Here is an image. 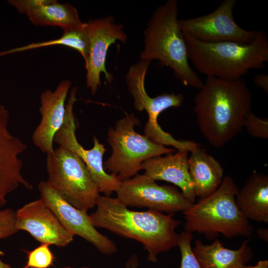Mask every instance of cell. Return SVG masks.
I'll list each match as a JSON object with an SVG mask.
<instances>
[{
  "mask_svg": "<svg viewBox=\"0 0 268 268\" xmlns=\"http://www.w3.org/2000/svg\"><path fill=\"white\" fill-rule=\"evenodd\" d=\"M235 202L248 220L268 223V176L254 171L235 196Z\"/></svg>",
  "mask_w": 268,
  "mask_h": 268,
  "instance_id": "ffe728a7",
  "label": "cell"
},
{
  "mask_svg": "<svg viewBox=\"0 0 268 268\" xmlns=\"http://www.w3.org/2000/svg\"><path fill=\"white\" fill-rule=\"evenodd\" d=\"M46 182L75 208L87 211L96 206L100 193L85 163L74 152L59 146L47 155Z\"/></svg>",
  "mask_w": 268,
  "mask_h": 268,
  "instance_id": "52a82bcc",
  "label": "cell"
},
{
  "mask_svg": "<svg viewBox=\"0 0 268 268\" xmlns=\"http://www.w3.org/2000/svg\"><path fill=\"white\" fill-rule=\"evenodd\" d=\"M28 268L26 266H25L24 267H22V268Z\"/></svg>",
  "mask_w": 268,
  "mask_h": 268,
  "instance_id": "d6a6232c",
  "label": "cell"
},
{
  "mask_svg": "<svg viewBox=\"0 0 268 268\" xmlns=\"http://www.w3.org/2000/svg\"><path fill=\"white\" fill-rule=\"evenodd\" d=\"M139 265L138 257L137 254H133L125 263L126 268H138Z\"/></svg>",
  "mask_w": 268,
  "mask_h": 268,
  "instance_id": "83f0119b",
  "label": "cell"
},
{
  "mask_svg": "<svg viewBox=\"0 0 268 268\" xmlns=\"http://www.w3.org/2000/svg\"><path fill=\"white\" fill-rule=\"evenodd\" d=\"M254 83L268 93V75L266 73H260L255 75Z\"/></svg>",
  "mask_w": 268,
  "mask_h": 268,
  "instance_id": "4316f807",
  "label": "cell"
},
{
  "mask_svg": "<svg viewBox=\"0 0 268 268\" xmlns=\"http://www.w3.org/2000/svg\"><path fill=\"white\" fill-rule=\"evenodd\" d=\"M243 129L252 136L260 138H268V119H262L255 115L250 110L245 114L242 123Z\"/></svg>",
  "mask_w": 268,
  "mask_h": 268,
  "instance_id": "cb8c5ba5",
  "label": "cell"
},
{
  "mask_svg": "<svg viewBox=\"0 0 268 268\" xmlns=\"http://www.w3.org/2000/svg\"><path fill=\"white\" fill-rule=\"evenodd\" d=\"M16 211L11 208L0 209V240L16 233Z\"/></svg>",
  "mask_w": 268,
  "mask_h": 268,
  "instance_id": "484cf974",
  "label": "cell"
},
{
  "mask_svg": "<svg viewBox=\"0 0 268 268\" xmlns=\"http://www.w3.org/2000/svg\"><path fill=\"white\" fill-rule=\"evenodd\" d=\"M59 268H74L70 267V266H66V267ZM78 268H88V267L86 266H83V267H79Z\"/></svg>",
  "mask_w": 268,
  "mask_h": 268,
  "instance_id": "1f68e13d",
  "label": "cell"
},
{
  "mask_svg": "<svg viewBox=\"0 0 268 268\" xmlns=\"http://www.w3.org/2000/svg\"><path fill=\"white\" fill-rule=\"evenodd\" d=\"M183 33L189 60L206 77L236 80L252 69L263 68L268 62V39L262 31H259L255 39L249 44L207 43Z\"/></svg>",
  "mask_w": 268,
  "mask_h": 268,
  "instance_id": "3957f363",
  "label": "cell"
},
{
  "mask_svg": "<svg viewBox=\"0 0 268 268\" xmlns=\"http://www.w3.org/2000/svg\"><path fill=\"white\" fill-rule=\"evenodd\" d=\"M193 238V233L189 232L183 231L179 234L177 246L179 247L181 255L179 268H202L192 250Z\"/></svg>",
  "mask_w": 268,
  "mask_h": 268,
  "instance_id": "603a6c76",
  "label": "cell"
},
{
  "mask_svg": "<svg viewBox=\"0 0 268 268\" xmlns=\"http://www.w3.org/2000/svg\"><path fill=\"white\" fill-rule=\"evenodd\" d=\"M188 153L178 150L163 157H154L144 161L141 168L155 181H165L178 187L184 196L194 203L196 196L189 172Z\"/></svg>",
  "mask_w": 268,
  "mask_h": 268,
  "instance_id": "e0dca14e",
  "label": "cell"
},
{
  "mask_svg": "<svg viewBox=\"0 0 268 268\" xmlns=\"http://www.w3.org/2000/svg\"><path fill=\"white\" fill-rule=\"evenodd\" d=\"M9 120L8 111L0 103V209L6 202L7 196L19 186L32 188L22 175L20 158L27 145L10 133Z\"/></svg>",
  "mask_w": 268,
  "mask_h": 268,
  "instance_id": "5bb4252c",
  "label": "cell"
},
{
  "mask_svg": "<svg viewBox=\"0 0 268 268\" xmlns=\"http://www.w3.org/2000/svg\"><path fill=\"white\" fill-rule=\"evenodd\" d=\"M96 206L89 215L93 225L139 242L147 251L148 262H157L159 254L177 246L179 234L175 229L181 221L173 213L132 210L117 198L101 195Z\"/></svg>",
  "mask_w": 268,
  "mask_h": 268,
  "instance_id": "7a4b0ae2",
  "label": "cell"
},
{
  "mask_svg": "<svg viewBox=\"0 0 268 268\" xmlns=\"http://www.w3.org/2000/svg\"><path fill=\"white\" fill-rule=\"evenodd\" d=\"M239 190L231 176H225L213 193L183 212L184 231L203 234L209 240L219 234L229 239L251 236L253 227L235 202Z\"/></svg>",
  "mask_w": 268,
  "mask_h": 268,
  "instance_id": "5b68a950",
  "label": "cell"
},
{
  "mask_svg": "<svg viewBox=\"0 0 268 268\" xmlns=\"http://www.w3.org/2000/svg\"><path fill=\"white\" fill-rule=\"evenodd\" d=\"M54 45H63L78 51L84 62L87 57L89 46V33L87 23L78 28L64 30L60 38L43 42L32 43L28 45L0 52V57L17 52Z\"/></svg>",
  "mask_w": 268,
  "mask_h": 268,
  "instance_id": "7402d4cb",
  "label": "cell"
},
{
  "mask_svg": "<svg viewBox=\"0 0 268 268\" xmlns=\"http://www.w3.org/2000/svg\"><path fill=\"white\" fill-rule=\"evenodd\" d=\"M236 0H224L212 12L179 20L182 32L207 43L232 42L249 44L256 38L258 30H247L235 22L233 11Z\"/></svg>",
  "mask_w": 268,
  "mask_h": 268,
  "instance_id": "30bf717a",
  "label": "cell"
},
{
  "mask_svg": "<svg viewBox=\"0 0 268 268\" xmlns=\"http://www.w3.org/2000/svg\"><path fill=\"white\" fill-rule=\"evenodd\" d=\"M89 33L87 57L85 61L86 86L94 95L101 85L100 74L104 73L109 83L113 79L106 68L107 52L110 46L119 40L126 43L127 35L122 24L114 22L112 16L90 19L86 22Z\"/></svg>",
  "mask_w": 268,
  "mask_h": 268,
  "instance_id": "8fae6325",
  "label": "cell"
},
{
  "mask_svg": "<svg viewBox=\"0 0 268 268\" xmlns=\"http://www.w3.org/2000/svg\"><path fill=\"white\" fill-rule=\"evenodd\" d=\"M78 88L72 87L69 92L66 105V115L64 123L56 134L54 142L59 146L67 148L74 152L83 161L99 193L110 196L116 192L122 181L116 176L108 173L104 168L103 158L106 151L104 145L94 136L93 146L90 149H85L79 143L75 135L76 129L75 117L73 113V106L75 101Z\"/></svg>",
  "mask_w": 268,
  "mask_h": 268,
  "instance_id": "ba28073f",
  "label": "cell"
},
{
  "mask_svg": "<svg viewBox=\"0 0 268 268\" xmlns=\"http://www.w3.org/2000/svg\"><path fill=\"white\" fill-rule=\"evenodd\" d=\"M71 81L60 82L52 91L45 90L40 96V123L33 132L32 138L35 146L47 155L54 151V139L62 127L66 115V100Z\"/></svg>",
  "mask_w": 268,
  "mask_h": 268,
  "instance_id": "2e32d148",
  "label": "cell"
},
{
  "mask_svg": "<svg viewBox=\"0 0 268 268\" xmlns=\"http://www.w3.org/2000/svg\"><path fill=\"white\" fill-rule=\"evenodd\" d=\"M49 246L42 244L29 252L25 266L28 268H48L52 265L55 258Z\"/></svg>",
  "mask_w": 268,
  "mask_h": 268,
  "instance_id": "d4e9b609",
  "label": "cell"
},
{
  "mask_svg": "<svg viewBox=\"0 0 268 268\" xmlns=\"http://www.w3.org/2000/svg\"><path fill=\"white\" fill-rule=\"evenodd\" d=\"M35 25L59 26L64 30L76 28L83 24L76 9L68 3H61L56 0H45L27 15Z\"/></svg>",
  "mask_w": 268,
  "mask_h": 268,
  "instance_id": "44dd1931",
  "label": "cell"
},
{
  "mask_svg": "<svg viewBox=\"0 0 268 268\" xmlns=\"http://www.w3.org/2000/svg\"><path fill=\"white\" fill-rule=\"evenodd\" d=\"M249 240L244 241L236 250L224 247L218 239L210 244H204L197 240L192 250L202 268H240L246 266L254 255L248 245Z\"/></svg>",
  "mask_w": 268,
  "mask_h": 268,
  "instance_id": "ac0fdd59",
  "label": "cell"
},
{
  "mask_svg": "<svg viewBox=\"0 0 268 268\" xmlns=\"http://www.w3.org/2000/svg\"><path fill=\"white\" fill-rule=\"evenodd\" d=\"M252 93L242 78L227 81L206 77L194 100L197 123L212 146L221 147L241 133Z\"/></svg>",
  "mask_w": 268,
  "mask_h": 268,
  "instance_id": "6da1fadb",
  "label": "cell"
},
{
  "mask_svg": "<svg viewBox=\"0 0 268 268\" xmlns=\"http://www.w3.org/2000/svg\"><path fill=\"white\" fill-rule=\"evenodd\" d=\"M178 2L168 0L159 6L149 19L144 31V47L140 60H158L170 67L174 76L184 86L200 89L203 82L191 67L187 47L178 19Z\"/></svg>",
  "mask_w": 268,
  "mask_h": 268,
  "instance_id": "277c9868",
  "label": "cell"
},
{
  "mask_svg": "<svg viewBox=\"0 0 268 268\" xmlns=\"http://www.w3.org/2000/svg\"><path fill=\"white\" fill-rule=\"evenodd\" d=\"M240 268H268V261L267 260H261L259 261L255 266H244Z\"/></svg>",
  "mask_w": 268,
  "mask_h": 268,
  "instance_id": "f546056e",
  "label": "cell"
},
{
  "mask_svg": "<svg viewBox=\"0 0 268 268\" xmlns=\"http://www.w3.org/2000/svg\"><path fill=\"white\" fill-rule=\"evenodd\" d=\"M190 152L189 172L194 190L196 197L203 199L220 186L224 178V170L214 157L199 146Z\"/></svg>",
  "mask_w": 268,
  "mask_h": 268,
  "instance_id": "d6986e66",
  "label": "cell"
},
{
  "mask_svg": "<svg viewBox=\"0 0 268 268\" xmlns=\"http://www.w3.org/2000/svg\"><path fill=\"white\" fill-rule=\"evenodd\" d=\"M41 199L53 212L63 226L73 236H78L106 255L117 251L115 243L100 233L93 225L87 211L78 209L63 199L46 182L38 185Z\"/></svg>",
  "mask_w": 268,
  "mask_h": 268,
  "instance_id": "7c38bea8",
  "label": "cell"
},
{
  "mask_svg": "<svg viewBox=\"0 0 268 268\" xmlns=\"http://www.w3.org/2000/svg\"><path fill=\"white\" fill-rule=\"evenodd\" d=\"M257 234L258 237L268 242V230L265 228H260L257 230Z\"/></svg>",
  "mask_w": 268,
  "mask_h": 268,
  "instance_id": "f1b7e54d",
  "label": "cell"
},
{
  "mask_svg": "<svg viewBox=\"0 0 268 268\" xmlns=\"http://www.w3.org/2000/svg\"><path fill=\"white\" fill-rule=\"evenodd\" d=\"M148 67L142 64L131 66L126 75L128 90L133 97L134 106L138 111L145 110L148 116L144 135L151 140L159 142L166 137L167 133L158 123L161 112L171 108L182 106L184 101L183 94L163 93L155 97H150L145 88V78Z\"/></svg>",
  "mask_w": 268,
  "mask_h": 268,
  "instance_id": "4fadbf2b",
  "label": "cell"
},
{
  "mask_svg": "<svg viewBox=\"0 0 268 268\" xmlns=\"http://www.w3.org/2000/svg\"><path fill=\"white\" fill-rule=\"evenodd\" d=\"M140 123L133 113L127 114L108 132L107 141L112 152L104 163V168L121 181L137 174L142 170V164L147 160L174 151L136 133L134 127Z\"/></svg>",
  "mask_w": 268,
  "mask_h": 268,
  "instance_id": "8992f818",
  "label": "cell"
},
{
  "mask_svg": "<svg viewBox=\"0 0 268 268\" xmlns=\"http://www.w3.org/2000/svg\"><path fill=\"white\" fill-rule=\"evenodd\" d=\"M116 193L117 198L127 207L168 214L183 212L193 204L175 187L159 185L145 174L122 181Z\"/></svg>",
  "mask_w": 268,
  "mask_h": 268,
  "instance_id": "9c48e42d",
  "label": "cell"
},
{
  "mask_svg": "<svg viewBox=\"0 0 268 268\" xmlns=\"http://www.w3.org/2000/svg\"><path fill=\"white\" fill-rule=\"evenodd\" d=\"M0 268H11V266L3 262L0 258Z\"/></svg>",
  "mask_w": 268,
  "mask_h": 268,
  "instance_id": "4dcf8cb0",
  "label": "cell"
},
{
  "mask_svg": "<svg viewBox=\"0 0 268 268\" xmlns=\"http://www.w3.org/2000/svg\"><path fill=\"white\" fill-rule=\"evenodd\" d=\"M15 226L18 231L27 232L41 244L64 247L73 240L74 236L63 226L41 198L16 211Z\"/></svg>",
  "mask_w": 268,
  "mask_h": 268,
  "instance_id": "9a60e30c",
  "label": "cell"
}]
</instances>
